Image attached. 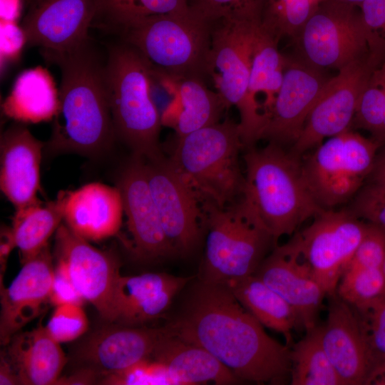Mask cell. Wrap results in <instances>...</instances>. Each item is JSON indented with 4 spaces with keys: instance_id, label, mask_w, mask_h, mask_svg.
Wrapping results in <instances>:
<instances>
[{
    "instance_id": "6da1fadb",
    "label": "cell",
    "mask_w": 385,
    "mask_h": 385,
    "mask_svg": "<svg viewBox=\"0 0 385 385\" xmlns=\"http://www.w3.org/2000/svg\"><path fill=\"white\" fill-rule=\"evenodd\" d=\"M166 327L209 351L240 381L290 380V347L269 336L225 284L199 279Z\"/></svg>"
},
{
    "instance_id": "7a4b0ae2",
    "label": "cell",
    "mask_w": 385,
    "mask_h": 385,
    "mask_svg": "<svg viewBox=\"0 0 385 385\" xmlns=\"http://www.w3.org/2000/svg\"><path fill=\"white\" fill-rule=\"evenodd\" d=\"M43 54L61 71L59 107L51 138L44 145L46 151L86 156L103 153L116 138L104 66L88 42L69 51H43Z\"/></svg>"
},
{
    "instance_id": "3957f363",
    "label": "cell",
    "mask_w": 385,
    "mask_h": 385,
    "mask_svg": "<svg viewBox=\"0 0 385 385\" xmlns=\"http://www.w3.org/2000/svg\"><path fill=\"white\" fill-rule=\"evenodd\" d=\"M244 195L276 242L293 234L322 208L304 180L298 157L269 142L262 148H246Z\"/></svg>"
},
{
    "instance_id": "277c9868",
    "label": "cell",
    "mask_w": 385,
    "mask_h": 385,
    "mask_svg": "<svg viewBox=\"0 0 385 385\" xmlns=\"http://www.w3.org/2000/svg\"><path fill=\"white\" fill-rule=\"evenodd\" d=\"M200 202L207 237L199 279L227 284L255 274L277 242L250 201L243 194L224 207Z\"/></svg>"
},
{
    "instance_id": "5b68a950",
    "label": "cell",
    "mask_w": 385,
    "mask_h": 385,
    "mask_svg": "<svg viewBox=\"0 0 385 385\" xmlns=\"http://www.w3.org/2000/svg\"><path fill=\"white\" fill-rule=\"evenodd\" d=\"M150 63L124 42L110 48L105 80L116 137L144 159L163 153L161 115L150 91Z\"/></svg>"
},
{
    "instance_id": "8992f818",
    "label": "cell",
    "mask_w": 385,
    "mask_h": 385,
    "mask_svg": "<svg viewBox=\"0 0 385 385\" xmlns=\"http://www.w3.org/2000/svg\"><path fill=\"white\" fill-rule=\"evenodd\" d=\"M242 148L239 123L227 116L220 123L176 137L169 158L200 200L224 207L245 191V177L239 163Z\"/></svg>"
},
{
    "instance_id": "52a82bcc",
    "label": "cell",
    "mask_w": 385,
    "mask_h": 385,
    "mask_svg": "<svg viewBox=\"0 0 385 385\" xmlns=\"http://www.w3.org/2000/svg\"><path fill=\"white\" fill-rule=\"evenodd\" d=\"M119 31L124 42L175 83L187 78L208 77L212 24L190 9L185 13L145 18Z\"/></svg>"
},
{
    "instance_id": "ba28073f",
    "label": "cell",
    "mask_w": 385,
    "mask_h": 385,
    "mask_svg": "<svg viewBox=\"0 0 385 385\" xmlns=\"http://www.w3.org/2000/svg\"><path fill=\"white\" fill-rule=\"evenodd\" d=\"M260 23L221 19L212 23L208 77L227 108L235 106L244 148L260 140L265 123L260 108L250 96L252 54Z\"/></svg>"
},
{
    "instance_id": "9c48e42d",
    "label": "cell",
    "mask_w": 385,
    "mask_h": 385,
    "mask_svg": "<svg viewBox=\"0 0 385 385\" xmlns=\"http://www.w3.org/2000/svg\"><path fill=\"white\" fill-rule=\"evenodd\" d=\"M379 144L348 130L322 142L302 163L306 184L322 208L342 204L359 190L374 169Z\"/></svg>"
},
{
    "instance_id": "30bf717a",
    "label": "cell",
    "mask_w": 385,
    "mask_h": 385,
    "mask_svg": "<svg viewBox=\"0 0 385 385\" xmlns=\"http://www.w3.org/2000/svg\"><path fill=\"white\" fill-rule=\"evenodd\" d=\"M359 6L321 0L295 38L302 60L319 69L340 70L369 56Z\"/></svg>"
},
{
    "instance_id": "8fae6325",
    "label": "cell",
    "mask_w": 385,
    "mask_h": 385,
    "mask_svg": "<svg viewBox=\"0 0 385 385\" xmlns=\"http://www.w3.org/2000/svg\"><path fill=\"white\" fill-rule=\"evenodd\" d=\"M368 227L351 210H324L290 240L327 297L338 284Z\"/></svg>"
},
{
    "instance_id": "7c38bea8",
    "label": "cell",
    "mask_w": 385,
    "mask_h": 385,
    "mask_svg": "<svg viewBox=\"0 0 385 385\" xmlns=\"http://www.w3.org/2000/svg\"><path fill=\"white\" fill-rule=\"evenodd\" d=\"M150 192L166 237L176 256L192 255L205 232L200 200L164 153L145 159Z\"/></svg>"
},
{
    "instance_id": "4fadbf2b",
    "label": "cell",
    "mask_w": 385,
    "mask_h": 385,
    "mask_svg": "<svg viewBox=\"0 0 385 385\" xmlns=\"http://www.w3.org/2000/svg\"><path fill=\"white\" fill-rule=\"evenodd\" d=\"M375 66L369 56L354 61L329 78L312 108L291 153L296 157L327 138L349 130L360 96Z\"/></svg>"
},
{
    "instance_id": "5bb4252c",
    "label": "cell",
    "mask_w": 385,
    "mask_h": 385,
    "mask_svg": "<svg viewBox=\"0 0 385 385\" xmlns=\"http://www.w3.org/2000/svg\"><path fill=\"white\" fill-rule=\"evenodd\" d=\"M54 255L66 266L76 287L108 324L115 322L114 292L120 275L116 258L92 246L61 224L55 232Z\"/></svg>"
},
{
    "instance_id": "9a60e30c",
    "label": "cell",
    "mask_w": 385,
    "mask_h": 385,
    "mask_svg": "<svg viewBox=\"0 0 385 385\" xmlns=\"http://www.w3.org/2000/svg\"><path fill=\"white\" fill-rule=\"evenodd\" d=\"M117 187L122 197L134 257L140 262H155L177 257L165 234L142 156L132 153L119 173Z\"/></svg>"
},
{
    "instance_id": "2e32d148",
    "label": "cell",
    "mask_w": 385,
    "mask_h": 385,
    "mask_svg": "<svg viewBox=\"0 0 385 385\" xmlns=\"http://www.w3.org/2000/svg\"><path fill=\"white\" fill-rule=\"evenodd\" d=\"M327 299V318L320 326L322 342L342 385L371 384L372 364L364 317L337 293Z\"/></svg>"
},
{
    "instance_id": "e0dca14e",
    "label": "cell",
    "mask_w": 385,
    "mask_h": 385,
    "mask_svg": "<svg viewBox=\"0 0 385 385\" xmlns=\"http://www.w3.org/2000/svg\"><path fill=\"white\" fill-rule=\"evenodd\" d=\"M320 71L302 59L287 57L282 83L266 115L260 140L282 146L295 142L329 79Z\"/></svg>"
},
{
    "instance_id": "ac0fdd59",
    "label": "cell",
    "mask_w": 385,
    "mask_h": 385,
    "mask_svg": "<svg viewBox=\"0 0 385 385\" xmlns=\"http://www.w3.org/2000/svg\"><path fill=\"white\" fill-rule=\"evenodd\" d=\"M294 309L307 332L317 326L327 294L309 265L289 240L276 245L255 273Z\"/></svg>"
},
{
    "instance_id": "d6986e66",
    "label": "cell",
    "mask_w": 385,
    "mask_h": 385,
    "mask_svg": "<svg viewBox=\"0 0 385 385\" xmlns=\"http://www.w3.org/2000/svg\"><path fill=\"white\" fill-rule=\"evenodd\" d=\"M96 0H41L31 6L22 26L26 43L45 51L65 52L88 41Z\"/></svg>"
},
{
    "instance_id": "ffe728a7",
    "label": "cell",
    "mask_w": 385,
    "mask_h": 385,
    "mask_svg": "<svg viewBox=\"0 0 385 385\" xmlns=\"http://www.w3.org/2000/svg\"><path fill=\"white\" fill-rule=\"evenodd\" d=\"M166 333L165 325L146 327L115 324L105 327L92 333L80 345L77 359L82 367L96 371L101 381L150 358Z\"/></svg>"
},
{
    "instance_id": "44dd1931",
    "label": "cell",
    "mask_w": 385,
    "mask_h": 385,
    "mask_svg": "<svg viewBox=\"0 0 385 385\" xmlns=\"http://www.w3.org/2000/svg\"><path fill=\"white\" fill-rule=\"evenodd\" d=\"M22 265L9 287H0V342L3 346L51 304L54 267L49 245Z\"/></svg>"
},
{
    "instance_id": "7402d4cb",
    "label": "cell",
    "mask_w": 385,
    "mask_h": 385,
    "mask_svg": "<svg viewBox=\"0 0 385 385\" xmlns=\"http://www.w3.org/2000/svg\"><path fill=\"white\" fill-rule=\"evenodd\" d=\"M44 145L20 123L1 136L0 188L16 210L40 200L37 194Z\"/></svg>"
},
{
    "instance_id": "603a6c76",
    "label": "cell",
    "mask_w": 385,
    "mask_h": 385,
    "mask_svg": "<svg viewBox=\"0 0 385 385\" xmlns=\"http://www.w3.org/2000/svg\"><path fill=\"white\" fill-rule=\"evenodd\" d=\"M193 279L167 273L147 272L120 275L114 292L115 322L125 326H143L168 310L174 297Z\"/></svg>"
},
{
    "instance_id": "cb8c5ba5",
    "label": "cell",
    "mask_w": 385,
    "mask_h": 385,
    "mask_svg": "<svg viewBox=\"0 0 385 385\" xmlns=\"http://www.w3.org/2000/svg\"><path fill=\"white\" fill-rule=\"evenodd\" d=\"M119 188L91 183L75 190L64 191L65 225L88 241H100L115 235L123 214Z\"/></svg>"
},
{
    "instance_id": "d4e9b609",
    "label": "cell",
    "mask_w": 385,
    "mask_h": 385,
    "mask_svg": "<svg viewBox=\"0 0 385 385\" xmlns=\"http://www.w3.org/2000/svg\"><path fill=\"white\" fill-rule=\"evenodd\" d=\"M41 322L30 331L19 332L4 351L22 385L56 384L67 359L61 345Z\"/></svg>"
},
{
    "instance_id": "484cf974",
    "label": "cell",
    "mask_w": 385,
    "mask_h": 385,
    "mask_svg": "<svg viewBox=\"0 0 385 385\" xmlns=\"http://www.w3.org/2000/svg\"><path fill=\"white\" fill-rule=\"evenodd\" d=\"M166 326V325H165ZM150 358L165 364L183 385L206 384L225 385L240 379L205 349L171 334L167 327Z\"/></svg>"
},
{
    "instance_id": "4316f807",
    "label": "cell",
    "mask_w": 385,
    "mask_h": 385,
    "mask_svg": "<svg viewBox=\"0 0 385 385\" xmlns=\"http://www.w3.org/2000/svg\"><path fill=\"white\" fill-rule=\"evenodd\" d=\"M58 107L59 91L50 73L41 66L21 72L2 104L7 118L23 124L53 120Z\"/></svg>"
},
{
    "instance_id": "83f0119b",
    "label": "cell",
    "mask_w": 385,
    "mask_h": 385,
    "mask_svg": "<svg viewBox=\"0 0 385 385\" xmlns=\"http://www.w3.org/2000/svg\"><path fill=\"white\" fill-rule=\"evenodd\" d=\"M226 284L240 303L263 326L282 334L291 347L292 331L302 328L294 309L256 275Z\"/></svg>"
},
{
    "instance_id": "f1b7e54d",
    "label": "cell",
    "mask_w": 385,
    "mask_h": 385,
    "mask_svg": "<svg viewBox=\"0 0 385 385\" xmlns=\"http://www.w3.org/2000/svg\"><path fill=\"white\" fill-rule=\"evenodd\" d=\"M63 206L64 191H61L54 200H39L16 210L11 229L21 264L48 245L49 238L63 221Z\"/></svg>"
},
{
    "instance_id": "f546056e",
    "label": "cell",
    "mask_w": 385,
    "mask_h": 385,
    "mask_svg": "<svg viewBox=\"0 0 385 385\" xmlns=\"http://www.w3.org/2000/svg\"><path fill=\"white\" fill-rule=\"evenodd\" d=\"M175 85L181 104L175 124L176 137L220 122L228 108L217 91L207 88L205 79L187 78Z\"/></svg>"
},
{
    "instance_id": "4dcf8cb0",
    "label": "cell",
    "mask_w": 385,
    "mask_h": 385,
    "mask_svg": "<svg viewBox=\"0 0 385 385\" xmlns=\"http://www.w3.org/2000/svg\"><path fill=\"white\" fill-rule=\"evenodd\" d=\"M278 43L260 24L252 49L249 93L252 101L261 110L258 96L264 97L265 118L282 85L286 63L287 57L279 52Z\"/></svg>"
},
{
    "instance_id": "1f68e13d",
    "label": "cell",
    "mask_w": 385,
    "mask_h": 385,
    "mask_svg": "<svg viewBox=\"0 0 385 385\" xmlns=\"http://www.w3.org/2000/svg\"><path fill=\"white\" fill-rule=\"evenodd\" d=\"M290 361L292 385H342L324 349L319 325L292 344Z\"/></svg>"
},
{
    "instance_id": "d6a6232c",
    "label": "cell",
    "mask_w": 385,
    "mask_h": 385,
    "mask_svg": "<svg viewBox=\"0 0 385 385\" xmlns=\"http://www.w3.org/2000/svg\"><path fill=\"white\" fill-rule=\"evenodd\" d=\"M94 21L120 30L141 19L190 11L188 0H96Z\"/></svg>"
},
{
    "instance_id": "836d02e7",
    "label": "cell",
    "mask_w": 385,
    "mask_h": 385,
    "mask_svg": "<svg viewBox=\"0 0 385 385\" xmlns=\"http://www.w3.org/2000/svg\"><path fill=\"white\" fill-rule=\"evenodd\" d=\"M321 0H264L261 27L279 41L297 36Z\"/></svg>"
},
{
    "instance_id": "e575fe53",
    "label": "cell",
    "mask_w": 385,
    "mask_h": 385,
    "mask_svg": "<svg viewBox=\"0 0 385 385\" xmlns=\"http://www.w3.org/2000/svg\"><path fill=\"white\" fill-rule=\"evenodd\" d=\"M336 293L364 315L385 297L384 271L382 268L346 270Z\"/></svg>"
},
{
    "instance_id": "d590c367",
    "label": "cell",
    "mask_w": 385,
    "mask_h": 385,
    "mask_svg": "<svg viewBox=\"0 0 385 385\" xmlns=\"http://www.w3.org/2000/svg\"><path fill=\"white\" fill-rule=\"evenodd\" d=\"M385 141V61L376 66L358 103L352 124Z\"/></svg>"
},
{
    "instance_id": "8d00e7d4",
    "label": "cell",
    "mask_w": 385,
    "mask_h": 385,
    "mask_svg": "<svg viewBox=\"0 0 385 385\" xmlns=\"http://www.w3.org/2000/svg\"><path fill=\"white\" fill-rule=\"evenodd\" d=\"M264 0H188L192 11L210 23L221 19L260 24Z\"/></svg>"
},
{
    "instance_id": "74e56055",
    "label": "cell",
    "mask_w": 385,
    "mask_h": 385,
    "mask_svg": "<svg viewBox=\"0 0 385 385\" xmlns=\"http://www.w3.org/2000/svg\"><path fill=\"white\" fill-rule=\"evenodd\" d=\"M101 384L109 385H183L163 364L148 358L118 373L104 376Z\"/></svg>"
},
{
    "instance_id": "f35d334b",
    "label": "cell",
    "mask_w": 385,
    "mask_h": 385,
    "mask_svg": "<svg viewBox=\"0 0 385 385\" xmlns=\"http://www.w3.org/2000/svg\"><path fill=\"white\" fill-rule=\"evenodd\" d=\"M361 316L367 329L372 383L385 384V297Z\"/></svg>"
},
{
    "instance_id": "ab89813d",
    "label": "cell",
    "mask_w": 385,
    "mask_h": 385,
    "mask_svg": "<svg viewBox=\"0 0 385 385\" xmlns=\"http://www.w3.org/2000/svg\"><path fill=\"white\" fill-rule=\"evenodd\" d=\"M371 62L385 61V0H366L359 6Z\"/></svg>"
},
{
    "instance_id": "60d3db41",
    "label": "cell",
    "mask_w": 385,
    "mask_h": 385,
    "mask_svg": "<svg viewBox=\"0 0 385 385\" xmlns=\"http://www.w3.org/2000/svg\"><path fill=\"white\" fill-rule=\"evenodd\" d=\"M46 328L59 343L69 342L87 332L88 320L82 305L64 304L55 307Z\"/></svg>"
},
{
    "instance_id": "b9f144b4",
    "label": "cell",
    "mask_w": 385,
    "mask_h": 385,
    "mask_svg": "<svg viewBox=\"0 0 385 385\" xmlns=\"http://www.w3.org/2000/svg\"><path fill=\"white\" fill-rule=\"evenodd\" d=\"M384 260L385 230L368 222L366 234L356 249L346 270L382 268Z\"/></svg>"
},
{
    "instance_id": "7bdbcfd3",
    "label": "cell",
    "mask_w": 385,
    "mask_h": 385,
    "mask_svg": "<svg viewBox=\"0 0 385 385\" xmlns=\"http://www.w3.org/2000/svg\"><path fill=\"white\" fill-rule=\"evenodd\" d=\"M351 211L359 218L385 230V185L377 183L364 188Z\"/></svg>"
},
{
    "instance_id": "ee69618b",
    "label": "cell",
    "mask_w": 385,
    "mask_h": 385,
    "mask_svg": "<svg viewBox=\"0 0 385 385\" xmlns=\"http://www.w3.org/2000/svg\"><path fill=\"white\" fill-rule=\"evenodd\" d=\"M86 299L76 287L66 266L57 260L54 267L50 302L56 307L64 304L82 305Z\"/></svg>"
},
{
    "instance_id": "f6af8a7d",
    "label": "cell",
    "mask_w": 385,
    "mask_h": 385,
    "mask_svg": "<svg viewBox=\"0 0 385 385\" xmlns=\"http://www.w3.org/2000/svg\"><path fill=\"white\" fill-rule=\"evenodd\" d=\"M26 43L23 29L13 21H4L1 26V59L14 60L20 54Z\"/></svg>"
},
{
    "instance_id": "bcb514c9",
    "label": "cell",
    "mask_w": 385,
    "mask_h": 385,
    "mask_svg": "<svg viewBox=\"0 0 385 385\" xmlns=\"http://www.w3.org/2000/svg\"><path fill=\"white\" fill-rule=\"evenodd\" d=\"M14 247H16L11 227L2 225L0 232V284L6 269L9 255Z\"/></svg>"
},
{
    "instance_id": "7dc6e473",
    "label": "cell",
    "mask_w": 385,
    "mask_h": 385,
    "mask_svg": "<svg viewBox=\"0 0 385 385\" xmlns=\"http://www.w3.org/2000/svg\"><path fill=\"white\" fill-rule=\"evenodd\" d=\"M99 375L90 368L81 367L79 370L68 376L60 377L56 384L73 385V384H94L99 383Z\"/></svg>"
},
{
    "instance_id": "c3c4849f",
    "label": "cell",
    "mask_w": 385,
    "mask_h": 385,
    "mask_svg": "<svg viewBox=\"0 0 385 385\" xmlns=\"http://www.w3.org/2000/svg\"><path fill=\"white\" fill-rule=\"evenodd\" d=\"M0 384H20L17 374L4 350L1 351L0 355Z\"/></svg>"
},
{
    "instance_id": "681fc988",
    "label": "cell",
    "mask_w": 385,
    "mask_h": 385,
    "mask_svg": "<svg viewBox=\"0 0 385 385\" xmlns=\"http://www.w3.org/2000/svg\"><path fill=\"white\" fill-rule=\"evenodd\" d=\"M374 183L385 185V153L374 167Z\"/></svg>"
},
{
    "instance_id": "f907efd6",
    "label": "cell",
    "mask_w": 385,
    "mask_h": 385,
    "mask_svg": "<svg viewBox=\"0 0 385 385\" xmlns=\"http://www.w3.org/2000/svg\"><path fill=\"white\" fill-rule=\"evenodd\" d=\"M340 2H342V3H344V4H349V5H351V6H360L361 4L365 1L366 0H337Z\"/></svg>"
},
{
    "instance_id": "816d5d0a",
    "label": "cell",
    "mask_w": 385,
    "mask_h": 385,
    "mask_svg": "<svg viewBox=\"0 0 385 385\" xmlns=\"http://www.w3.org/2000/svg\"><path fill=\"white\" fill-rule=\"evenodd\" d=\"M41 0H29V3L31 6L38 3V1H40Z\"/></svg>"
},
{
    "instance_id": "f5cc1de1",
    "label": "cell",
    "mask_w": 385,
    "mask_h": 385,
    "mask_svg": "<svg viewBox=\"0 0 385 385\" xmlns=\"http://www.w3.org/2000/svg\"><path fill=\"white\" fill-rule=\"evenodd\" d=\"M382 270H383L384 273L385 274V260H384V262L383 266H382Z\"/></svg>"
}]
</instances>
